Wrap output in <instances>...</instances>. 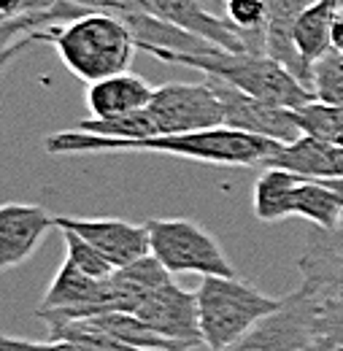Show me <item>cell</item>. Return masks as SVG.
<instances>
[{
	"label": "cell",
	"instance_id": "24",
	"mask_svg": "<svg viewBox=\"0 0 343 351\" xmlns=\"http://www.w3.org/2000/svg\"><path fill=\"white\" fill-rule=\"evenodd\" d=\"M311 95L316 103L343 108V51L338 46L311 65Z\"/></svg>",
	"mask_w": 343,
	"mask_h": 351
},
{
	"label": "cell",
	"instance_id": "8",
	"mask_svg": "<svg viewBox=\"0 0 343 351\" xmlns=\"http://www.w3.org/2000/svg\"><path fill=\"white\" fill-rule=\"evenodd\" d=\"M214 87L216 97L224 111V128L241 132H252L259 138L276 141V143H292L303 135L298 125V114L292 108H281L273 103H265L259 97L246 95L244 89L233 87L227 82H219L214 76H206Z\"/></svg>",
	"mask_w": 343,
	"mask_h": 351
},
{
	"label": "cell",
	"instance_id": "22",
	"mask_svg": "<svg viewBox=\"0 0 343 351\" xmlns=\"http://www.w3.org/2000/svg\"><path fill=\"white\" fill-rule=\"evenodd\" d=\"M49 324V338L54 341H68L79 351H160V349H141L130 346L125 341L108 335L89 319H54Z\"/></svg>",
	"mask_w": 343,
	"mask_h": 351
},
{
	"label": "cell",
	"instance_id": "26",
	"mask_svg": "<svg viewBox=\"0 0 343 351\" xmlns=\"http://www.w3.org/2000/svg\"><path fill=\"white\" fill-rule=\"evenodd\" d=\"M314 332L316 341L343 349V292L314 295Z\"/></svg>",
	"mask_w": 343,
	"mask_h": 351
},
{
	"label": "cell",
	"instance_id": "15",
	"mask_svg": "<svg viewBox=\"0 0 343 351\" xmlns=\"http://www.w3.org/2000/svg\"><path fill=\"white\" fill-rule=\"evenodd\" d=\"M314 0H270L268 30H265V54L281 62L311 89V65L305 62L295 46V22Z\"/></svg>",
	"mask_w": 343,
	"mask_h": 351
},
{
	"label": "cell",
	"instance_id": "18",
	"mask_svg": "<svg viewBox=\"0 0 343 351\" xmlns=\"http://www.w3.org/2000/svg\"><path fill=\"white\" fill-rule=\"evenodd\" d=\"M343 0H314L295 22V46L300 57L314 65L333 49V25Z\"/></svg>",
	"mask_w": 343,
	"mask_h": 351
},
{
	"label": "cell",
	"instance_id": "23",
	"mask_svg": "<svg viewBox=\"0 0 343 351\" xmlns=\"http://www.w3.org/2000/svg\"><path fill=\"white\" fill-rule=\"evenodd\" d=\"M270 0H224V19L241 33L252 54H265Z\"/></svg>",
	"mask_w": 343,
	"mask_h": 351
},
{
	"label": "cell",
	"instance_id": "11",
	"mask_svg": "<svg viewBox=\"0 0 343 351\" xmlns=\"http://www.w3.org/2000/svg\"><path fill=\"white\" fill-rule=\"evenodd\" d=\"M141 322H146L149 327H154L157 332H163L165 338L187 343V346H203V335H200V322H198V298L195 292L181 289L176 281H165L163 287H157L149 300L138 308Z\"/></svg>",
	"mask_w": 343,
	"mask_h": 351
},
{
	"label": "cell",
	"instance_id": "19",
	"mask_svg": "<svg viewBox=\"0 0 343 351\" xmlns=\"http://www.w3.org/2000/svg\"><path fill=\"white\" fill-rule=\"evenodd\" d=\"M303 181V176L289 173L284 168L265 165V171L255 181V214L259 221H281L292 217V200L295 189Z\"/></svg>",
	"mask_w": 343,
	"mask_h": 351
},
{
	"label": "cell",
	"instance_id": "16",
	"mask_svg": "<svg viewBox=\"0 0 343 351\" xmlns=\"http://www.w3.org/2000/svg\"><path fill=\"white\" fill-rule=\"evenodd\" d=\"M154 87L138 73H117L86 87V108L92 119H114L141 111L152 103Z\"/></svg>",
	"mask_w": 343,
	"mask_h": 351
},
{
	"label": "cell",
	"instance_id": "7",
	"mask_svg": "<svg viewBox=\"0 0 343 351\" xmlns=\"http://www.w3.org/2000/svg\"><path fill=\"white\" fill-rule=\"evenodd\" d=\"M316 341L314 332V295L298 287L284 295V306L219 351H303Z\"/></svg>",
	"mask_w": 343,
	"mask_h": 351
},
{
	"label": "cell",
	"instance_id": "9",
	"mask_svg": "<svg viewBox=\"0 0 343 351\" xmlns=\"http://www.w3.org/2000/svg\"><path fill=\"white\" fill-rule=\"evenodd\" d=\"M60 227L79 232L86 243H92L117 270L152 254L146 224H132L125 219H100V217H95V219L57 217V230Z\"/></svg>",
	"mask_w": 343,
	"mask_h": 351
},
{
	"label": "cell",
	"instance_id": "17",
	"mask_svg": "<svg viewBox=\"0 0 343 351\" xmlns=\"http://www.w3.org/2000/svg\"><path fill=\"white\" fill-rule=\"evenodd\" d=\"M84 14L86 8H79V5H73L68 0H57V5H51V8L30 11V14H22V16H14V19H3L0 22V68L16 51H22L25 46L38 44L36 41V33L38 30L73 22V19L84 16Z\"/></svg>",
	"mask_w": 343,
	"mask_h": 351
},
{
	"label": "cell",
	"instance_id": "27",
	"mask_svg": "<svg viewBox=\"0 0 343 351\" xmlns=\"http://www.w3.org/2000/svg\"><path fill=\"white\" fill-rule=\"evenodd\" d=\"M298 114V125L303 132L316 135L322 141H330L335 146H343V108L324 106V103H308Z\"/></svg>",
	"mask_w": 343,
	"mask_h": 351
},
{
	"label": "cell",
	"instance_id": "10",
	"mask_svg": "<svg viewBox=\"0 0 343 351\" xmlns=\"http://www.w3.org/2000/svg\"><path fill=\"white\" fill-rule=\"evenodd\" d=\"M57 230V217L36 203H3L0 206V273L25 265Z\"/></svg>",
	"mask_w": 343,
	"mask_h": 351
},
{
	"label": "cell",
	"instance_id": "4",
	"mask_svg": "<svg viewBox=\"0 0 343 351\" xmlns=\"http://www.w3.org/2000/svg\"><path fill=\"white\" fill-rule=\"evenodd\" d=\"M195 298L203 346L209 351L235 343L259 319L284 306V298H268L238 276H203Z\"/></svg>",
	"mask_w": 343,
	"mask_h": 351
},
{
	"label": "cell",
	"instance_id": "34",
	"mask_svg": "<svg viewBox=\"0 0 343 351\" xmlns=\"http://www.w3.org/2000/svg\"><path fill=\"white\" fill-rule=\"evenodd\" d=\"M324 184H327V186L341 197V203H343V178H338V181H324Z\"/></svg>",
	"mask_w": 343,
	"mask_h": 351
},
{
	"label": "cell",
	"instance_id": "13",
	"mask_svg": "<svg viewBox=\"0 0 343 351\" xmlns=\"http://www.w3.org/2000/svg\"><path fill=\"white\" fill-rule=\"evenodd\" d=\"M146 11L157 19H165L176 27L195 33L200 38H206L209 44L227 49V51H249L241 33L214 11H209L203 3L198 0H143Z\"/></svg>",
	"mask_w": 343,
	"mask_h": 351
},
{
	"label": "cell",
	"instance_id": "12",
	"mask_svg": "<svg viewBox=\"0 0 343 351\" xmlns=\"http://www.w3.org/2000/svg\"><path fill=\"white\" fill-rule=\"evenodd\" d=\"M300 287L311 295L343 292V217L335 227H314L298 257Z\"/></svg>",
	"mask_w": 343,
	"mask_h": 351
},
{
	"label": "cell",
	"instance_id": "31",
	"mask_svg": "<svg viewBox=\"0 0 343 351\" xmlns=\"http://www.w3.org/2000/svg\"><path fill=\"white\" fill-rule=\"evenodd\" d=\"M57 5V0H0V19H14L30 11H43Z\"/></svg>",
	"mask_w": 343,
	"mask_h": 351
},
{
	"label": "cell",
	"instance_id": "3",
	"mask_svg": "<svg viewBox=\"0 0 343 351\" xmlns=\"http://www.w3.org/2000/svg\"><path fill=\"white\" fill-rule=\"evenodd\" d=\"M163 62L171 65H187L200 71L203 76H214L219 82H227L233 87L244 89L246 95L259 97L265 103L300 111L303 106L314 103L311 89L303 84L295 73H289L281 62H276L268 54H252V51H227V49H211L203 54H178V51H146Z\"/></svg>",
	"mask_w": 343,
	"mask_h": 351
},
{
	"label": "cell",
	"instance_id": "32",
	"mask_svg": "<svg viewBox=\"0 0 343 351\" xmlns=\"http://www.w3.org/2000/svg\"><path fill=\"white\" fill-rule=\"evenodd\" d=\"M333 46H338L343 51V5L335 14V25H333Z\"/></svg>",
	"mask_w": 343,
	"mask_h": 351
},
{
	"label": "cell",
	"instance_id": "20",
	"mask_svg": "<svg viewBox=\"0 0 343 351\" xmlns=\"http://www.w3.org/2000/svg\"><path fill=\"white\" fill-rule=\"evenodd\" d=\"M92 324H97L100 330H106L108 335L125 341L130 346H141V349H160V351H189L192 346L178 343L165 338L163 332H157L154 327H149L146 322H141L132 313H100V316H89Z\"/></svg>",
	"mask_w": 343,
	"mask_h": 351
},
{
	"label": "cell",
	"instance_id": "30",
	"mask_svg": "<svg viewBox=\"0 0 343 351\" xmlns=\"http://www.w3.org/2000/svg\"><path fill=\"white\" fill-rule=\"evenodd\" d=\"M0 351H79L68 341H25V338H11L0 332Z\"/></svg>",
	"mask_w": 343,
	"mask_h": 351
},
{
	"label": "cell",
	"instance_id": "5",
	"mask_svg": "<svg viewBox=\"0 0 343 351\" xmlns=\"http://www.w3.org/2000/svg\"><path fill=\"white\" fill-rule=\"evenodd\" d=\"M149 230L152 257L171 276L198 273V276H238L233 263L214 235L192 219L152 217L143 221Z\"/></svg>",
	"mask_w": 343,
	"mask_h": 351
},
{
	"label": "cell",
	"instance_id": "29",
	"mask_svg": "<svg viewBox=\"0 0 343 351\" xmlns=\"http://www.w3.org/2000/svg\"><path fill=\"white\" fill-rule=\"evenodd\" d=\"M86 11H100V14H114V16H128V14H149L143 0H68Z\"/></svg>",
	"mask_w": 343,
	"mask_h": 351
},
{
	"label": "cell",
	"instance_id": "28",
	"mask_svg": "<svg viewBox=\"0 0 343 351\" xmlns=\"http://www.w3.org/2000/svg\"><path fill=\"white\" fill-rule=\"evenodd\" d=\"M60 232H62V241H65V260H71L82 273L97 278V281H106L117 270L92 243H86L79 232L65 230V227H60Z\"/></svg>",
	"mask_w": 343,
	"mask_h": 351
},
{
	"label": "cell",
	"instance_id": "35",
	"mask_svg": "<svg viewBox=\"0 0 343 351\" xmlns=\"http://www.w3.org/2000/svg\"><path fill=\"white\" fill-rule=\"evenodd\" d=\"M335 351H343V349H335Z\"/></svg>",
	"mask_w": 343,
	"mask_h": 351
},
{
	"label": "cell",
	"instance_id": "25",
	"mask_svg": "<svg viewBox=\"0 0 343 351\" xmlns=\"http://www.w3.org/2000/svg\"><path fill=\"white\" fill-rule=\"evenodd\" d=\"M73 130H84L100 135V138H114V141H141V138L157 135L154 122L146 108L125 114V117H114V119H92L89 117V119H82Z\"/></svg>",
	"mask_w": 343,
	"mask_h": 351
},
{
	"label": "cell",
	"instance_id": "1",
	"mask_svg": "<svg viewBox=\"0 0 343 351\" xmlns=\"http://www.w3.org/2000/svg\"><path fill=\"white\" fill-rule=\"evenodd\" d=\"M43 146L49 154H168L222 168L265 165L281 149L276 141L230 128L152 135L141 141H114L84 130H62L49 135Z\"/></svg>",
	"mask_w": 343,
	"mask_h": 351
},
{
	"label": "cell",
	"instance_id": "36",
	"mask_svg": "<svg viewBox=\"0 0 343 351\" xmlns=\"http://www.w3.org/2000/svg\"><path fill=\"white\" fill-rule=\"evenodd\" d=\"M0 22H3V19H0Z\"/></svg>",
	"mask_w": 343,
	"mask_h": 351
},
{
	"label": "cell",
	"instance_id": "14",
	"mask_svg": "<svg viewBox=\"0 0 343 351\" xmlns=\"http://www.w3.org/2000/svg\"><path fill=\"white\" fill-rule=\"evenodd\" d=\"M265 165L284 168L311 181H338L343 178V146L303 132L298 141L284 143Z\"/></svg>",
	"mask_w": 343,
	"mask_h": 351
},
{
	"label": "cell",
	"instance_id": "21",
	"mask_svg": "<svg viewBox=\"0 0 343 351\" xmlns=\"http://www.w3.org/2000/svg\"><path fill=\"white\" fill-rule=\"evenodd\" d=\"M292 217L311 221L314 227H335L343 217L341 197L324 184V181H311L303 178L295 189L292 200Z\"/></svg>",
	"mask_w": 343,
	"mask_h": 351
},
{
	"label": "cell",
	"instance_id": "2",
	"mask_svg": "<svg viewBox=\"0 0 343 351\" xmlns=\"http://www.w3.org/2000/svg\"><path fill=\"white\" fill-rule=\"evenodd\" d=\"M36 41H49L62 65L86 84L125 73L135 57V36L114 14L86 11L84 16L36 33Z\"/></svg>",
	"mask_w": 343,
	"mask_h": 351
},
{
	"label": "cell",
	"instance_id": "33",
	"mask_svg": "<svg viewBox=\"0 0 343 351\" xmlns=\"http://www.w3.org/2000/svg\"><path fill=\"white\" fill-rule=\"evenodd\" d=\"M303 351H335V349H333V346H330L327 341H314L311 346H305Z\"/></svg>",
	"mask_w": 343,
	"mask_h": 351
},
{
	"label": "cell",
	"instance_id": "6",
	"mask_svg": "<svg viewBox=\"0 0 343 351\" xmlns=\"http://www.w3.org/2000/svg\"><path fill=\"white\" fill-rule=\"evenodd\" d=\"M146 111L154 122L157 135L224 128V111L209 79H203L200 84L171 82L157 87Z\"/></svg>",
	"mask_w": 343,
	"mask_h": 351
}]
</instances>
